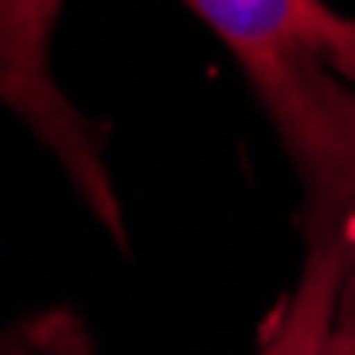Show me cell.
<instances>
[{
    "instance_id": "obj_5",
    "label": "cell",
    "mask_w": 355,
    "mask_h": 355,
    "mask_svg": "<svg viewBox=\"0 0 355 355\" xmlns=\"http://www.w3.org/2000/svg\"><path fill=\"white\" fill-rule=\"evenodd\" d=\"M325 64L338 69L347 82H355V17H347V26H343V35L334 39V47H329Z\"/></svg>"
},
{
    "instance_id": "obj_1",
    "label": "cell",
    "mask_w": 355,
    "mask_h": 355,
    "mask_svg": "<svg viewBox=\"0 0 355 355\" xmlns=\"http://www.w3.org/2000/svg\"><path fill=\"white\" fill-rule=\"evenodd\" d=\"M261 103L309 184V210L325 214L347 244V278L334 325L355 329V90L317 56H300L252 78Z\"/></svg>"
},
{
    "instance_id": "obj_4",
    "label": "cell",
    "mask_w": 355,
    "mask_h": 355,
    "mask_svg": "<svg viewBox=\"0 0 355 355\" xmlns=\"http://www.w3.org/2000/svg\"><path fill=\"white\" fill-rule=\"evenodd\" d=\"M347 261L351 257L338 227L309 214V266H304L287 321L278 325L261 355H355V329L334 325Z\"/></svg>"
},
{
    "instance_id": "obj_2",
    "label": "cell",
    "mask_w": 355,
    "mask_h": 355,
    "mask_svg": "<svg viewBox=\"0 0 355 355\" xmlns=\"http://www.w3.org/2000/svg\"><path fill=\"white\" fill-rule=\"evenodd\" d=\"M64 0H0V103L13 107L31 129L56 150V159L90 201V210L120 240V206L107 180L103 155L90 137V124L73 112L47 73V35Z\"/></svg>"
},
{
    "instance_id": "obj_3",
    "label": "cell",
    "mask_w": 355,
    "mask_h": 355,
    "mask_svg": "<svg viewBox=\"0 0 355 355\" xmlns=\"http://www.w3.org/2000/svg\"><path fill=\"white\" fill-rule=\"evenodd\" d=\"M193 13L232 47L248 78L300 56L325 60L347 17L325 0H189Z\"/></svg>"
}]
</instances>
